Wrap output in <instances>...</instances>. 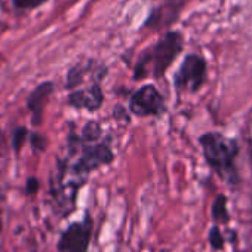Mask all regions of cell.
I'll list each match as a JSON object with an SVG mask.
<instances>
[{
	"mask_svg": "<svg viewBox=\"0 0 252 252\" xmlns=\"http://www.w3.org/2000/svg\"><path fill=\"white\" fill-rule=\"evenodd\" d=\"M80 156L71 166L73 174L80 177V180H83L92 171L110 165L114 160V153L111 150L108 138L96 144H80Z\"/></svg>",
	"mask_w": 252,
	"mask_h": 252,
	"instance_id": "cell-3",
	"label": "cell"
},
{
	"mask_svg": "<svg viewBox=\"0 0 252 252\" xmlns=\"http://www.w3.org/2000/svg\"><path fill=\"white\" fill-rule=\"evenodd\" d=\"M94 233V220L86 211L85 217L70 224L60 236L57 249L58 252H88Z\"/></svg>",
	"mask_w": 252,
	"mask_h": 252,
	"instance_id": "cell-4",
	"label": "cell"
},
{
	"mask_svg": "<svg viewBox=\"0 0 252 252\" xmlns=\"http://www.w3.org/2000/svg\"><path fill=\"white\" fill-rule=\"evenodd\" d=\"M27 138H29L27 128H24V126H18V128L14 131V135H12V149L15 150V153H20V150L26 144Z\"/></svg>",
	"mask_w": 252,
	"mask_h": 252,
	"instance_id": "cell-13",
	"label": "cell"
},
{
	"mask_svg": "<svg viewBox=\"0 0 252 252\" xmlns=\"http://www.w3.org/2000/svg\"><path fill=\"white\" fill-rule=\"evenodd\" d=\"M46 0H15V6L17 8H23V9H30V8H34V6H39L42 3H45Z\"/></svg>",
	"mask_w": 252,
	"mask_h": 252,
	"instance_id": "cell-17",
	"label": "cell"
},
{
	"mask_svg": "<svg viewBox=\"0 0 252 252\" xmlns=\"http://www.w3.org/2000/svg\"><path fill=\"white\" fill-rule=\"evenodd\" d=\"M39 187H40V181H39V178H36V177H30V178L27 180V183H26V194H29V196L36 194V193L39 191Z\"/></svg>",
	"mask_w": 252,
	"mask_h": 252,
	"instance_id": "cell-16",
	"label": "cell"
},
{
	"mask_svg": "<svg viewBox=\"0 0 252 252\" xmlns=\"http://www.w3.org/2000/svg\"><path fill=\"white\" fill-rule=\"evenodd\" d=\"M129 111L138 117L160 116L166 111V101L153 85H144L134 92L129 101Z\"/></svg>",
	"mask_w": 252,
	"mask_h": 252,
	"instance_id": "cell-6",
	"label": "cell"
},
{
	"mask_svg": "<svg viewBox=\"0 0 252 252\" xmlns=\"http://www.w3.org/2000/svg\"><path fill=\"white\" fill-rule=\"evenodd\" d=\"M228 199L225 194H217V197L212 202L211 206V218L215 225H227L231 220V215L228 212Z\"/></svg>",
	"mask_w": 252,
	"mask_h": 252,
	"instance_id": "cell-9",
	"label": "cell"
},
{
	"mask_svg": "<svg viewBox=\"0 0 252 252\" xmlns=\"http://www.w3.org/2000/svg\"><path fill=\"white\" fill-rule=\"evenodd\" d=\"M52 92H54V83L52 82H43L29 95L27 108L32 113L33 125H40L42 123L43 111H45V107H46Z\"/></svg>",
	"mask_w": 252,
	"mask_h": 252,
	"instance_id": "cell-8",
	"label": "cell"
},
{
	"mask_svg": "<svg viewBox=\"0 0 252 252\" xmlns=\"http://www.w3.org/2000/svg\"><path fill=\"white\" fill-rule=\"evenodd\" d=\"M102 135V128L96 120H89L82 131V140L85 143H96Z\"/></svg>",
	"mask_w": 252,
	"mask_h": 252,
	"instance_id": "cell-10",
	"label": "cell"
},
{
	"mask_svg": "<svg viewBox=\"0 0 252 252\" xmlns=\"http://www.w3.org/2000/svg\"><path fill=\"white\" fill-rule=\"evenodd\" d=\"M68 104L77 110L86 111H98L104 104V92L98 83L91 85L86 89L74 91L68 95Z\"/></svg>",
	"mask_w": 252,
	"mask_h": 252,
	"instance_id": "cell-7",
	"label": "cell"
},
{
	"mask_svg": "<svg viewBox=\"0 0 252 252\" xmlns=\"http://www.w3.org/2000/svg\"><path fill=\"white\" fill-rule=\"evenodd\" d=\"M184 3V0H166V6L165 9L168 11V18L169 21H172L175 18V15L178 14V11L181 9V5Z\"/></svg>",
	"mask_w": 252,
	"mask_h": 252,
	"instance_id": "cell-14",
	"label": "cell"
},
{
	"mask_svg": "<svg viewBox=\"0 0 252 252\" xmlns=\"http://www.w3.org/2000/svg\"><path fill=\"white\" fill-rule=\"evenodd\" d=\"M85 71H86V67L85 65H76V67H73L70 70V73H68V77H67V88L71 89V88L79 86L83 82Z\"/></svg>",
	"mask_w": 252,
	"mask_h": 252,
	"instance_id": "cell-12",
	"label": "cell"
},
{
	"mask_svg": "<svg viewBox=\"0 0 252 252\" xmlns=\"http://www.w3.org/2000/svg\"><path fill=\"white\" fill-rule=\"evenodd\" d=\"M30 143L33 146V149L37 150V152H43L46 149V144H48L46 138L43 135L37 134V132H34V134L30 135Z\"/></svg>",
	"mask_w": 252,
	"mask_h": 252,
	"instance_id": "cell-15",
	"label": "cell"
},
{
	"mask_svg": "<svg viewBox=\"0 0 252 252\" xmlns=\"http://www.w3.org/2000/svg\"><path fill=\"white\" fill-rule=\"evenodd\" d=\"M208 242L211 245L212 249L215 251H222L224 246H225V237L224 234L221 233V228L218 225H212L209 228V233H208Z\"/></svg>",
	"mask_w": 252,
	"mask_h": 252,
	"instance_id": "cell-11",
	"label": "cell"
},
{
	"mask_svg": "<svg viewBox=\"0 0 252 252\" xmlns=\"http://www.w3.org/2000/svg\"><path fill=\"white\" fill-rule=\"evenodd\" d=\"M199 143L209 168L228 186H239L240 174L236 166V159L239 156L240 147L237 140L212 131L200 135Z\"/></svg>",
	"mask_w": 252,
	"mask_h": 252,
	"instance_id": "cell-1",
	"label": "cell"
},
{
	"mask_svg": "<svg viewBox=\"0 0 252 252\" xmlns=\"http://www.w3.org/2000/svg\"><path fill=\"white\" fill-rule=\"evenodd\" d=\"M183 49V37L178 33H168L150 52L144 54L141 60L138 61L134 79L141 80L147 77V67L152 64V76L156 79H160L165 76L166 70L171 67V64L175 61L178 54Z\"/></svg>",
	"mask_w": 252,
	"mask_h": 252,
	"instance_id": "cell-2",
	"label": "cell"
},
{
	"mask_svg": "<svg viewBox=\"0 0 252 252\" xmlns=\"http://www.w3.org/2000/svg\"><path fill=\"white\" fill-rule=\"evenodd\" d=\"M206 61L200 55H187L174 77V85L177 91L197 92L206 82Z\"/></svg>",
	"mask_w": 252,
	"mask_h": 252,
	"instance_id": "cell-5",
	"label": "cell"
},
{
	"mask_svg": "<svg viewBox=\"0 0 252 252\" xmlns=\"http://www.w3.org/2000/svg\"><path fill=\"white\" fill-rule=\"evenodd\" d=\"M3 230V218H2V211H0V234H2Z\"/></svg>",
	"mask_w": 252,
	"mask_h": 252,
	"instance_id": "cell-18",
	"label": "cell"
},
{
	"mask_svg": "<svg viewBox=\"0 0 252 252\" xmlns=\"http://www.w3.org/2000/svg\"><path fill=\"white\" fill-rule=\"evenodd\" d=\"M160 252H171L169 249H163V251H160Z\"/></svg>",
	"mask_w": 252,
	"mask_h": 252,
	"instance_id": "cell-19",
	"label": "cell"
}]
</instances>
